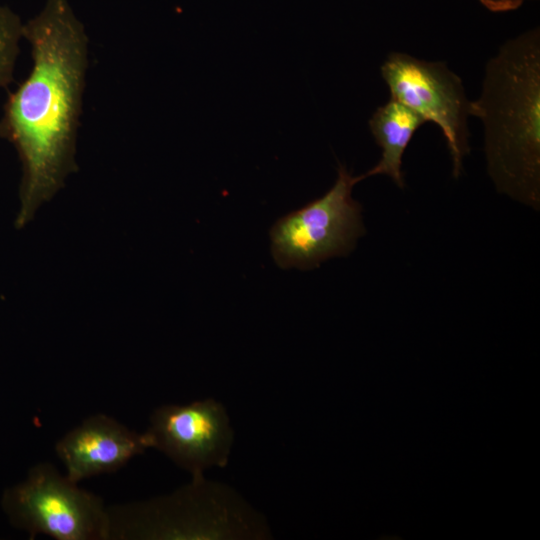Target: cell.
Masks as SVG:
<instances>
[{
    "label": "cell",
    "mask_w": 540,
    "mask_h": 540,
    "mask_svg": "<svg viewBox=\"0 0 540 540\" xmlns=\"http://www.w3.org/2000/svg\"><path fill=\"white\" fill-rule=\"evenodd\" d=\"M1 506L11 525L33 539H108L109 516L101 497L83 490L50 463L34 465L25 479L6 488Z\"/></svg>",
    "instance_id": "cell-3"
},
{
    "label": "cell",
    "mask_w": 540,
    "mask_h": 540,
    "mask_svg": "<svg viewBox=\"0 0 540 540\" xmlns=\"http://www.w3.org/2000/svg\"><path fill=\"white\" fill-rule=\"evenodd\" d=\"M470 115L483 123L487 171L496 189L539 209V27L509 39L487 61Z\"/></svg>",
    "instance_id": "cell-2"
},
{
    "label": "cell",
    "mask_w": 540,
    "mask_h": 540,
    "mask_svg": "<svg viewBox=\"0 0 540 540\" xmlns=\"http://www.w3.org/2000/svg\"><path fill=\"white\" fill-rule=\"evenodd\" d=\"M145 434L150 448L163 452L193 478L212 466H226L233 442L226 410L213 399L157 408Z\"/></svg>",
    "instance_id": "cell-6"
},
{
    "label": "cell",
    "mask_w": 540,
    "mask_h": 540,
    "mask_svg": "<svg viewBox=\"0 0 540 540\" xmlns=\"http://www.w3.org/2000/svg\"><path fill=\"white\" fill-rule=\"evenodd\" d=\"M23 24L15 11L0 5V89L13 81L20 42L23 40Z\"/></svg>",
    "instance_id": "cell-9"
},
{
    "label": "cell",
    "mask_w": 540,
    "mask_h": 540,
    "mask_svg": "<svg viewBox=\"0 0 540 540\" xmlns=\"http://www.w3.org/2000/svg\"><path fill=\"white\" fill-rule=\"evenodd\" d=\"M339 164L334 185L322 197L278 219L270 230L271 253L283 269L310 270L349 254L365 233L361 205L352 198L362 181Z\"/></svg>",
    "instance_id": "cell-4"
},
{
    "label": "cell",
    "mask_w": 540,
    "mask_h": 540,
    "mask_svg": "<svg viewBox=\"0 0 540 540\" xmlns=\"http://www.w3.org/2000/svg\"><path fill=\"white\" fill-rule=\"evenodd\" d=\"M390 98L405 105L442 131L458 178L470 151L468 118L471 100L461 78L444 61H427L391 52L380 67Z\"/></svg>",
    "instance_id": "cell-5"
},
{
    "label": "cell",
    "mask_w": 540,
    "mask_h": 540,
    "mask_svg": "<svg viewBox=\"0 0 540 540\" xmlns=\"http://www.w3.org/2000/svg\"><path fill=\"white\" fill-rule=\"evenodd\" d=\"M529 0H479V2L492 12H507L519 8Z\"/></svg>",
    "instance_id": "cell-10"
},
{
    "label": "cell",
    "mask_w": 540,
    "mask_h": 540,
    "mask_svg": "<svg viewBox=\"0 0 540 540\" xmlns=\"http://www.w3.org/2000/svg\"><path fill=\"white\" fill-rule=\"evenodd\" d=\"M32 67L10 93L0 136L13 145L22 176L17 229L77 170L76 148L89 66V37L68 0H46L23 24Z\"/></svg>",
    "instance_id": "cell-1"
},
{
    "label": "cell",
    "mask_w": 540,
    "mask_h": 540,
    "mask_svg": "<svg viewBox=\"0 0 540 540\" xmlns=\"http://www.w3.org/2000/svg\"><path fill=\"white\" fill-rule=\"evenodd\" d=\"M150 448L145 433L130 430L104 414L86 418L67 432L55 446L66 476L78 483L123 467Z\"/></svg>",
    "instance_id": "cell-7"
},
{
    "label": "cell",
    "mask_w": 540,
    "mask_h": 540,
    "mask_svg": "<svg viewBox=\"0 0 540 540\" xmlns=\"http://www.w3.org/2000/svg\"><path fill=\"white\" fill-rule=\"evenodd\" d=\"M424 123L418 114L391 98L379 106L369 120V128L382 153L378 163L362 174L363 180L374 175H386L399 188H403V154L415 132Z\"/></svg>",
    "instance_id": "cell-8"
}]
</instances>
